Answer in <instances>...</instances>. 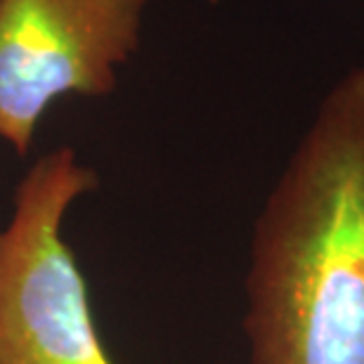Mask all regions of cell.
Wrapping results in <instances>:
<instances>
[{
	"instance_id": "1",
	"label": "cell",
	"mask_w": 364,
	"mask_h": 364,
	"mask_svg": "<svg viewBox=\"0 0 364 364\" xmlns=\"http://www.w3.org/2000/svg\"><path fill=\"white\" fill-rule=\"evenodd\" d=\"M249 364H364V64L338 76L253 223Z\"/></svg>"
},
{
	"instance_id": "2",
	"label": "cell",
	"mask_w": 364,
	"mask_h": 364,
	"mask_svg": "<svg viewBox=\"0 0 364 364\" xmlns=\"http://www.w3.org/2000/svg\"><path fill=\"white\" fill-rule=\"evenodd\" d=\"M95 189L97 173L71 147L41 154L14 187L0 228V364H114L62 235L74 203Z\"/></svg>"
},
{
	"instance_id": "3",
	"label": "cell",
	"mask_w": 364,
	"mask_h": 364,
	"mask_svg": "<svg viewBox=\"0 0 364 364\" xmlns=\"http://www.w3.org/2000/svg\"><path fill=\"white\" fill-rule=\"evenodd\" d=\"M149 0H0V140L31 151L57 100L105 97L135 55Z\"/></svg>"
}]
</instances>
